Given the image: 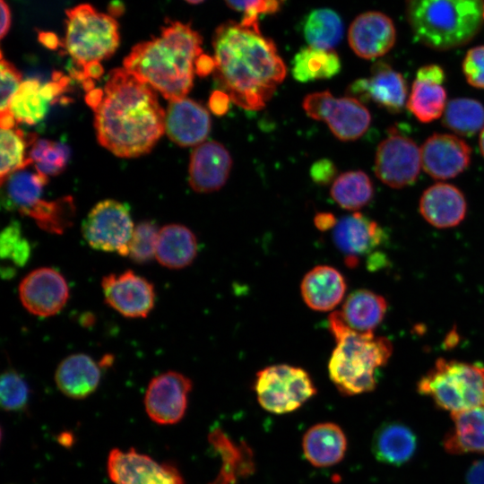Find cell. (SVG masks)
I'll return each instance as SVG.
<instances>
[{"label":"cell","mask_w":484,"mask_h":484,"mask_svg":"<svg viewBox=\"0 0 484 484\" xmlns=\"http://www.w3.org/2000/svg\"><path fill=\"white\" fill-rule=\"evenodd\" d=\"M214 78L233 103L259 110L286 76V66L274 42L259 23L226 22L212 37Z\"/></svg>","instance_id":"cell-1"},{"label":"cell","mask_w":484,"mask_h":484,"mask_svg":"<svg viewBox=\"0 0 484 484\" xmlns=\"http://www.w3.org/2000/svg\"><path fill=\"white\" fill-rule=\"evenodd\" d=\"M94 113L99 144L121 158L150 152L165 132L166 111L155 90L124 67L108 73Z\"/></svg>","instance_id":"cell-2"},{"label":"cell","mask_w":484,"mask_h":484,"mask_svg":"<svg viewBox=\"0 0 484 484\" xmlns=\"http://www.w3.org/2000/svg\"><path fill=\"white\" fill-rule=\"evenodd\" d=\"M202 43L189 24L172 22L159 37L136 44L123 67L169 101L183 99L193 87L195 61L203 54Z\"/></svg>","instance_id":"cell-3"},{"label":"cell","mask_w":484,"mask_h":484,"mask_svg":"<svg viewBox=\"0 0 484 484\" xmlns=\"http://www.w3.org/2000/svg\"><path fill=\"white\" fill-rule=\"evenodd\" d=\"M336 346L328 363L331 381L343 395L371 392L376 385V371L384 367L393 353L385 337L361 333L349 327L339 311L328 319Z\"/></svg>","instance_id":"cell-4"},{"label":"cell","mask_w":484,"mask_h":484,"mask_svg":"<svg viewBox=\"0 0 484 484\" xmlns=\"http://www.w3.org/2000/svg\"><path fill=\"white\" fill-rule=\"evenodd\" d=\"M484 0H405L410 28L418 41L436 50L468 44L483 22Z\"/></svg>","instance_id":"cell-5"},{"label":"cell","mask_w":484,"mask_h":484,"mask_svg":"<svg viewBox=\"0 0 484 484\" xmlns=\"http://www.w3.org/2000/svg\"><path fill=\"white\" fill-rule=\"evenodd\" d=\"M418 392L451 414L484 406V367L439 359L420 378Z\"/></svg>","instance_id":"cell-6"},{"label":"cell","mask_w":484,"mask_h":484,"mask_svg":"<svg viewBox=\"0 0 484 484\" xmlns=\"http://www.w3.org/2000/svg\"><path fill=\"white\" fill-rule=\"evenodd\" d=\"M65 48L81 72L87 65L110 57L119 45L118 23L89 4L66 11Z\"/></svg>","instance_id":"cell-7"},{"label":"cell","mask_w":484,"mask_h":484,"mask_svg":"<svg viewBox=\"0 0 484 484\" xmlns=\"http://www.w3.org/2000/svg\"><path fill=\"white\" fill-rule=\"evenodd\" d=\"M254 388L259 404L275 414L292 412L316 393L308 373L287 364L272 365L258 371Z\"/></svg>","instance_id":"cell-8"},{"label":"cell","mask_w":484,"mask_h":484,"mask_svg":"<svg viewBox=\"0 0 484 484\" xmlns=\"http://www.w3.org/2000/svg\"><path fill=\"white\" fill-rule=\"evenodd\" d=\"M302 107L311 118L324 121L341 141L357 140L371 122V115L361 101L350 96L334 98L328 91L308 94Z\"/></svg>","instance_id":"cell-9"},{"label":"cell","mask_w":484,"mask_h":484,"mask_svg":"<svg viewBox=\"0 0 484 484\" xmlns=\"http://www.w3.org/2000/svg\"><path fill=\"white\" fill-rule=\"evenodd\" d=\"M134 229L128 205L111 199L98 203L82 226V236L91 247L124 256L128 255Z\"/></svg>","instance_id":"cell-10"},{"label":"cell","mask_w":484,"mask_h":484,"mask_svg":"<svg viewBox=\"0 0 484 484\" xmlns=\"http://www.w3.org/2000/svg\"><path fill=\"white\" fill-rule=\"evenodd\" d=\"M420 166V149L407 136L393 132L377 147L375 173L378 179L392 188L412 185L418 178Z\"/></svg>","instance_id":"cell-11"},{"label":"cell","mask_w":484,"mask_h":484,"mask_svg":"<svg viewBox=\"0 0 484 484\" xmlns=\"http://www.w3.org/2000/svg\"><path fill=\"white\" fill-rule=\"evenodd\" d=\"M108 473L115 484H184L180 472L173 464L159 463L134 448L111 450Z\"/></svg>","instance_id":"cell-12"},{"label":"cell","mask_w":484,"mask_h":484,"mask_svg":"<svg viewBox=\"0 0 484 484\" xmlns=\"http://www.w3.org/2000/svg\"><path fill=\"white\" fill-rule=\"evenodd\" d=\"M192 385L190 378L176 371L153 377L144 395L145 410L151 419L160 425L181 420L187 408Z\"/></svg>","instance_id":"cell-13"},{"label":"cell","mask_w":484,"mask_h":484,"mask_svg":"<svg viewBox=\"0 0 484 484\" xmlns=\"http://www.w3.org/2000/svg\"><path fill=\"white\" fill-rule=\"evenodd\" d=\"M101 288L106 303L125 317H146L154 307L153 284L131 270L104 276Z\"/></svg>","instance_id":"cell-14"},{"label":"cell","mask_w":484,"mask_h":484,"mask_svg":"<svg viewBox=\"0 0 484 484\" xmlns=\"http://www.w3.org/2000/svg\"><path fill=\"white\" fill-rule=\"evenodd\" d=\"M19 298L28 312L48 317L61 311L69 298L64 276L51 267L29 272L19 285Z\"/></svg>","instance_id":"cell-15"},{"label":"cell","mask_w":484,"mask_h":484,"mask_svg":"<svg viewBox=\"0 0 484 484\" xmlns=\"http://www.w3.org/2000/svg\"><path fill=\"white\" fill-rule=\"evenodd\" d=\"M347 92L359 101H373L388 112L402 110L407 99V83L402 74L389 64L376 62L368 78L353 82Z\"/></svg>","instance_id":"cell-16"},{"label":"cell","mask_w":484,"mask_h":484,"mask_svg":"<svg viewBox=\"0 0 484 484\" xmlns=\"http://www.w3.org/2000/svg\"><path fill=\"white\" fill-rule=\"evenodd\" d=\"M385 238L384 229L360 212L342 217L333 232V243L350 268L358 266L360 258L366 255H372Z\"/></svg>","instance_id":"cell-17"},{"label":"cell","mask_w":484,"mask_h":484,"mask_svg":"<svg viewBox=\"0 0 484 484\" xmlns=\"http://www.w3.org/2000/svg\"><path fill=\"white\" fill-rule=\"evenodd\" d=\"M420 152L425 172L435 179L455 177L471 163V147L453 134H432L423 143Z\"/></svg>","instance_id":"cell-18"},{"label":"cell","mask_w":484,"mask_h":484,"mask_svg":"<svg viewBox=\"0 0 484 484\" xmlns=\"http://www.w3.org/2000/svg\"><path fill=\"white\" fill-rule=\"evenodd\" d=\"M348 41L353 52L361 58L375 59L383 56L395 44V25L384 13H362L350 23Z\"/></svg>","instance_id":"cell-19"},{"label":"cell","mask_w":484,"mask_h":484,"mask_svg":"<svg viewBox=\"0 0 484 484\" xmlns=\"http://www.w3.org/2000/svg\"><path fill=\"white\" fill-rule=\"evenodd\" d=\"M208 110L198 102L183 98L169 100L165 115V133L181 147L196 146L204 142L211 131Z\"/></svg>","instance_id":"cell-20"},{"label":"cell","mask_w":484,"mask_h":484,"mask_svg":"<svg viewBox=\"0 0 484 484\" xmlns=\"http://www.w3.org/2000/svg\"><path fill=\"white\" fill-rule=\"evenodd\" d=\"M69 82L70 79L60 73L45 84L37 79H27L12 98L8 110L17 123L36 125L45 117L50 104L64 92Z\"/></svg>","instance_id":"cell-21"},{"label":"cell","mask_w":484,"mask_h":484,"mask_svg":"<svg viewBox=\"0 0 484 484\" xmlns=\"http://www.w3.org/2000/svg\"><path fill=\"white\" fill-rule=\"evenodd\" d=\"M232 167L228 150L215 141L204 142L193 151L189 162V184L198 193H211L226 183Z\"/></svg>","instance_id":"cell-22"},{"label":"cell","mask_w":484,"mask_h":484,"mask_svg":"<svg viewBox=\"0 0 484 484\" xmlns=\"http://www.w3.org/2000/svg\"><path fill=\"white\" fill-rule=\"evenodd\" d=\"M419 212L432 226L447 229L460 224L465 218L467 203L462 192L446 183L428 187L419 200Z\"/></svg>","instance_id":"cell-23"},{"label":"cell","mask_w":484,"mask_h":484,"mask_svg":"<svg viewBox=\"0 0 484 484\" xmlns=\"http://www.w3.org/2000/svg\"><path fill=\"white\" fill-rule=\"evenodd\" d=\"M347 284L334 267L317 265L304 276L300 290L306 305L315 311L333 310L343 298Z\"/></svg>","instance_id":"cell-24"},{"label":"cell","mask_w":484,"mask_h":484,"mask_svg":"<svg viewBox=\"0 0 484 484\" xmlns=\"http://www.w3.org/2000/svg\"><path fill=\"white\" fill-rule=\"evenodd\" d=\"M100 368L89 355L77 353L65 358L57 366L55 381L58 389L67 397L83 399L99 385Z\"/></svg>","instance_id":"cell-25"},{"label":"cell","mask_w":484,"mask_h":484,"mask_svg":"<svg viewBox=\"0 0 484 484\" xmlns=\"http://www.w3.org/2000/svg\"><path fill=\"white\" fill-rule=\"evenodd\" d=\"M302 447L307 460L315 467H329L345 455L347 438L342 429L332 422L311 427L304 435Z\"/></svg>","instance_id":"cell-26"},{"label":"cell","mask_w":484,"mask_h":484,"mask_svg":"<svg viewBox=\"0 0 484 484\" xmlns=\"http://www.w3.org/2000/svg\"><path fill=\"white\" fill-rule=\"evenodd\" d=\"M30 166L13 172L1 183L2 205L6 210L27 215L42 200L48 177Z\"/></svg>","instance_id":"cell-27"},{"label":"cell","mask_w":484,"mask_h":484,"mask_svg":"<svg viewBox=\"0 0 484 484\" xmlns=\"http://www.w3.org/2000/svg\"><path fill=\"white\" fill-rule=\"evenodd\" d=\"M417 447L414 432L406 425L391 421L383 424L376 431L372 451L381 462L401 466L409 462Z\"/></svg>","instance_id":"cell-28"},{"label":"cell","mask_w":484,"mask_h":484,"mask_svg":"<svg viewBox=\"0 0 484 484\" xmlns=\"http://www.w3.org/2000/svg\"><path fill=\"white\" fill-rule=\"evenodd\" d=\"M197 250V239L187 227L169 224L160 229L155 258L161 265L185 268L194 262Z\"/></svg>","instance_id":"cell-29"},{"label":"cell","mask_w":484,"mask_h":484,"mask_svg":"<svg viewBox=\"0 0 484 484\" xmlns=\"http://www.w3.org/2000/svg\"><path fill=\"white\" fill-rule=\"evenodd\" d=\"M384 297L368 290H357L345 299L339 311L346 324L361 333H373L387 311Z\"/></svg>","instance_id":"cell-30"},{"label":"cell","mask_w":484,"mask_h":484,"mask_svg":"<svg viewBox=\"0 0 484 484\" xmlns=\"http://www.w3.org/2000/svg\"><path fill=\"white\" fill-rule=\"evenodd\" d=\"M454 427L445 435L444 447L452 454L484 453V406L452 414Z\"/></svg>","instance_id":"cell-31"},{"label":"cell","mask_w":484,"mask_h":484,"mask_svg":"<svg viewBox=\"0 0 484 484\" xmlns=\"http://www.w3.org/2000/svg\"><path fill=\"white\" fill-rule=\"evenodd\" d=\"M341 65L333 49L307 46L301 48L292 61V75L300 82L330 79L339 73Z\"/></svg>","instance_id":"cell-32"},{"label":"cell","mask_w":484,"mask_h":484,"mask_svg":"<svg viewBox=\"0 0 484 484\" xmlns=\"http://www.w3.org/2000/svg\"><path fill=\"white\" fill-rule=\"evenodd\" d=\"M303 35L310 47L333 49L342 39L343 24L333 10L315 9L304 20Z\"/></svg>","instance_id":"cell-33"},{"label":"cell","mask_w":484,"mask_h":484,"mask_svg":"<svg viewBox=\"0 0 484 484\" xmlns=\"http://www.w3.org/2000/svg\"><path fill=\"white\" fill-rule=\"evenodd\" d=\"M374 194L369 177L361 170L347 171L333 181L331 195L343 209L357 211L367 205Z\"/></svg>","instance_id":"cell-34"},{"label":"cell","mask_w":484,"mask_h":484,"mask_svg":"<svg viewBox=\"0 0 484 484\" xmlns=\"http://www.w3.org/2000/svg\"><path fill=\"white\" fill-rule=\"evenodd\" d=\"M447 94L442 84L414 80L407 108L422 123L439 118L447 105Z\"/></svg>","instance_id":"cell-35"},{"label":"cell","mask_w":484,"mask_h":484,"mask_svg":"<svg viewBox=\"0 0 484 484\" xmlns=\"http://www.w3.org/2000/svg\"><path fill=\"white\" fill-rule=\"evenodd\" d=\"M442 124L456 134L471 137L484 127V106L471 98H456L445 107Z\"/></svg>","instance_id":"cell-36"},{"label":"cell","mask_w":484,"mask_h":484,"mask_svg":"<svg viewBox=\"0 0 484 484\" xmlns=\"http://www.w3.org/2000/svg\"><path fill=\"white\" fill-rule=\"evenodd\" d=\"M35 141V135L27 138L21 129H1L0 183L13 172L32 165V161L25 154L26 148Z\"/></svg>","instance_id":"cell-37"},{"label":"cell","mask_w":484,"mask_h":484,"mask_svg":"<svg viewBox=\"0 0 484 484\" xmlns=\"http://www.w3.org/2000/svg\"><path fill=\"white\" fill-rule=\"evenodd\" d=\"M74 205L72 197L55 201L42 199L27 216L35 220L39 227L49 233L62 234L72 225Z\"/></svg>","instance_id":"cell-38"},{"label":"cell","mask_w":484,"mask_h":484,"mask_svg":"<svg viewBox=\"0 0 484 484\" xmlns=\"http://www.w3.org/2000/svg\"><path fill=\"white\" fill-rule=\"evenodd\" d=\"M28 157L35 169L48 177L60 174L65 169L70 149L62 142L38 139L31 145Z\"/></svg>","instance_id":"cell-39"},{"label":"cell","mask_w":484,"mask_h":484,"mask_svg":"<svg viewBox=\"0 0 484 484\" xmlns=\"http://www.w3.org/2000/svg\"><path fill=\"white\" fill-rule=\"evenodd\" d=\"M160 229L152 221H142L134 229L128 255L134 263L145 264L156 255Z\"/></svg>","instance_id":"cell-40"},{"label":"cell","mask_w":484,"mask_h":484,"mask_svg":"<svg viewBox=\"0 0 484 484\" xmlns=\"http://www.w3.org/2000/svg\"><path fill=\"white\" fill-rule=\"evenodd\" d=\"M29 400V386L14 370H5L1 376L0 402L6 411L22 410Z\"/></svg>","instance_id":"cell-41"},{"label":"cell","mask_w":484,"mask_h":484,"mask_svg":"<svg viewBox=\"0 0 484 484\" xmlns=\"http://www.w3.org/2000/svg\"><path fill=\"white\" fill-rule=\"evenodd\" d=\"M0 255L18 266H23L30 255L29 241L23 237L17 221L7 225L0 236Z\"/></svg>","instance_id":"cell-42"},{"label":"cell","mask_w":484,"mask_h":484,"mask_svg":"<svg viewBox=\"0 0 484 484\" xmlns=\"http://www.w3.org/2000/svg\"><path fill=\"white\" fill-rule=\"evenodd\" d=\"M1 101L0 113L8 110L10 101L22 84L21 72L1 56Z\"/></svg>","instance_id":"cell-43"},{"label":"cell","mask_w":484,"mask_h":484,"mask_svg":"<svg viewBox=\"0 0 484 484\" xmlns=\"http://www.w3.org/2000/svg\"><path fill=\"white\" fill-rule=\"evenodd\" d=\"M462 67L467 82L474 88L484 90V45L470 48Z\"/></svg>","instance_id":"cell-44"},{"label":"cell","mask_w":484,"mask_h":484,"mask_svg":"<svg viewBox=\"0 0 484 484\" xmlns=\"http://www.w3.org/2000/svg\"><path fill=\"white\" fill-rule=\"evenodd\" d=\"M232 10L243 12L242 21L258 22V16L264 13H272L280 7L279 0H224Z\"/></svg>","instance_id":"cell-45"},{"label":"cell","mask_w":484,"mask_h":484,"mask_svg":"<svg viewBox=\"0 0 484 484\" xmlns=\"http://www.w3.org/2000/svg\"><path fill=\"white\" fill-rule=\"evenodd\" d=\"M337 175L335 165L327 159L315 161L310 169V176L314 182L319 185H327L334 181Z\"/></svg>","instance_id":"cell-46"},{"label":"cell","mask_w":484,"mask_h":484,"mask_svg":"<svg viewBox=\"0 0 484 484\" xmlns=\"http://www.w3.org/2000/svg\"><path fill=\"white\" fill-rule=\"evenodd\" d=\"M416 80L442 84L445 80L444 69L435 64L427 65L420 67L416 73Z\"/></svg>","instance_id":"cell-47"},{"label":"cell","mask_w":484,"mask_h":484,"mask_svg":"<svg viewBox=\"0 0 484 484\" xmlns=\"http://www.w3.org/2000/svg\"><path fill=\"white\" fill-rule=\"evenodd\" d=\"M230 97L222 90H215L210 96L209 108L217 116L226 114L229 109Z\"/></svg>","instance_id":"cell-48"},{"label":"cell","mask_w":484,"mask_h":484,"mask_svg":"<svg viewBox=\"0 0 484 484\" xmlns=\"http://www.w3.org/2000/svg\"><path fill=\"white\" fill-rule=\"evenodd\" d=\"M467 484H484V459L474 462L466 474Z\"/></svg>","instance_id":"cell-49"},{"label":"cell","mask_w":484,"mask_h":484,"mask_svg":"<svg viewBox=\"0 0 484 484\" xmlns=\"http://www.w3.org/2000/svg\"><path fill=\"white\" fill-rule=\"evenodd\" d=\"M215 61L213 56L202 54L195 61V73L199 76H206L214 72Z\"/></svg>","instance_id":"cell-50"},{"label":"cell","mask_w":484,"mask_h":484,"mask_svg":"<svg viewBox=\"0 0 484 484\" xmlns=\"http://www.w3.org/2000/svg\"><path fill=\"white\" fill-rule=\"evenodd\" d=\"M314 221L315 227L322 231L334 228L337 223L336 218L330 212L317 213Z\"/></svg>","instance_id":"cell-51"},{"label":"cell","mask_w":484,"mask_h":484,"mask_svg":"<svg viewBox=\"0 0 484 484\" xmlns=\"http://www.w3.org/2000/svg\"><path fill=\"white\" fill-rule=\"evenodd\" d=\"M1 39H3L8 32L11 26V12L9 6L4 2L1 0Z\"/></svg>","instance_id":"cell-52"},{"label":"cell","mask_w":484,"mask_h":484,"mask_svg":"<svg viewBox=\"0 0 484 484\" xmlns=\"http://www.w3.org/2000/svg\"><path fill=\"white\" fill-rule=\"evenodd\" d=\"M103 97V91L100 89L91 90L86 96V102L93 110L98 107Z\"/></svg>","instance_id":"cell-53"},{"label":"cell","mask_w":484,"mask_h":484,"mask_svg":"<svg viewBox=\"0 0 484 484\" xmlns=\"http://www.w3.org/2000/svg\"><path fill=\"white\" fill-rule=\"evenodd\" d=\"M16 123L13 115L9 110L0 113L1 129L13 128Z\"/></svg>","instance_id":"cell-54"},{"label":"cell","mask_w":484,"mask_h":484,"mask_svg":"<svg viewBox=\"0 0 484 484\" xmlns=\"http://www.w3.org/2000/svg\"><path fill=\"white\" fill-rule=\"evenodd\" d=\"M39 41L46 47L55 49L58 45V40L53 33L42 32L39 36Z\"/></svg>","instance_id":"cell-55"},{"label":"cell","mask_w":484,"mask_h":484,"mask_svg":"<svg viewBox=\"0 0 484 484\" xmlns=\"http://www.w3.org/2000/svg\"><path fill=\"white\" fill-rule=\"evenodd\" d=\"M479 146H480V152L484 157V127L482 128L480 134Z\"/></svg>","instance_id":"cell-56"},{"label":"cell","mask_w":484,"mask_h":484,"mask_svg":"<svg viewBox=\"0 0 484 484\" xmlns=\"http://www.w3.org/2000/svg\"><path fill=\"white\" fill-rule=\"evenodd\" d=\"M185 1L192 4H197L203 3L204 0H185Z\"/></svg>","instance_id":"cell-57"},{"label":"cell","mask_w":484,"mask_h":484,"mask_svg":"<svg viewBox=\"0 0 484 484\" xmlns=\"http://www.w3.org/2000/svg\"><path fill=\"white\" fill-rule=\"evenodd\" d=\"M482 17H483V22H484V3H483Z\"/></svg>","instance_id":"cell-58"}]
</instances>
